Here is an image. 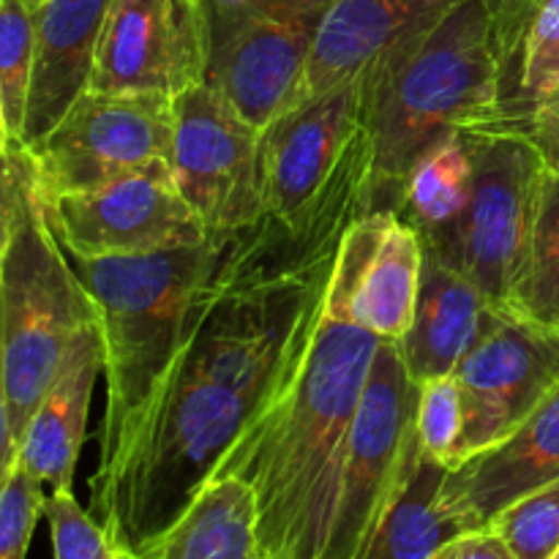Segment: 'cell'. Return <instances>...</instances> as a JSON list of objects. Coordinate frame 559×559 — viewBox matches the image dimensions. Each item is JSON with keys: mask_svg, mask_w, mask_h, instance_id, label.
<instances>
[{"mask_svg": "<svg viewBox=\"0 0 559 559\" xmlns=\"http://www.w3.org/2000/svg\"><path fill=\"white\" fill-rule=\"evenodd\" d=\"M360 216V191L347 186L298 238L267 216L229 235L140 442L91 506L126 557L189 511L289 385L320 322L338 246Z\"/></svg>", "mask_w": 559, "mask_h": 559, "instance_id": "6da1fadb", "label": "cell"}, {"mask_svg": "<svg viewBox=\"0 0 559 559\" xmlns=\"http://www.w3.org/2000/svg\"><path fill=\"white\" fill-rule=\"evenodd\" d=\"M355 265L353 224L338 246L304 364L216 473L254 491L257 533L267 559H325L349 431L382 342L349 311Z\"/></svg>", "mask_w": 559, "mask_h": 559, "instance_id": "7a4b0ae2", "label": "cell"}, {"mask_svg": "<svg viewBox=\"0 0 559 559\" xmlns=\"http://www.w3.org/2000/svg\"><path fill=\"white\" fill-rule=\"evenodd\" d=\"M0 478L20 456L27 424L69 344L98 322V306L47 216L33 151L0 142Z\"/></svg>", "mask_w": 559, "mask_h": 559, "instance_id": "3957f363", "label": "cell"}, {"mask_svg": "<svg viewBox=\"0 0 559 559\" xmlns=\"http://www.w3.org/2000/svg\"><path fill=\"white\" fill-rule=\"evenodd\" d=\"M227 238L145 257L76 260V273L98 306L104 333V402L93 502L140 442L153 404L162 396L207 284L222 265ZM91 502V506H93Z\"/></svg>", "mask_w": 559, "mask_h": 559, "instance_id": "277c9868", "label": "cell"}, {"mask_svg": "<svg viewBox=\"0 0 559 559\" xmlns=\"http://www.w3.org/2000/svg\"><path fill=\"white\" fill-rule=\"evenodd\" d=\"M366 82L369 213H399L415 164L464 131L500 126L502 63L484 0L459 5L409 58Z\"/></svg>", "mask_w": 559, "mask_h": 559, "instance_id": "5b68a950", "label": "cell"}, {"mask_svg": "<svg viewBox=\"0 0 559 559\" xmlns=\"http://www.w3.org/2000/svg\"><path fill=\"white\" fill-rule=\"evenodd\" d=\"M464 140L473 156L467 207L451 227L420 238L462 271L495 309L508 311L527 260L549 164L524 131H464Z\"/></svg>", "mask_w": 559, "mask_h": 559, "instance_id": "8992f818", "label": "cell"}, {"mask_svg": "<svg viewBox=\"0 0 559 559\" xmlns=\"http://www.w3.org/2000/svg\"><path fill=\"white\" fill-rule=\"evenodd\" d=\"M418 393L399 342H380L349 431L325 559H366L418 464Z\"/></svg>", "mask_w": 559, "mask_h": 559, "instance_id": "52a82bcc", "label": "cell"}, {"mask_svg": "<svg viewBox=\"0 0 559 559\" xmlns=\"http://www.w3.org/2000/svg\"><path fill=\"white\" fill-rule=\"evenodd\" d=\"M338 0H213L207 85L265 129L304 96L328 14Z\"/></svg>", "mask_w": 559, "mask_h": 559, "instance_id": "ba28073f", "label": "cell"}, {"mask_svg": "<svg viewBox=\"0 0 559 559\" xmlns=\"http://www.w3.org/2000/svg\"><path fill=\"white\" fill-rule=\"evenodd\" d=\"M31 151L47 200L129 175L173 173V98L87 91Z\"/></svg>", "mask_w": 559, "mask_h": 559, "instance_id": "9c48e42d", "label": "cell"}, {"mask_svg": "<svg viewBox=\"0 0 559 559\" xmlns=\"http://www.w3.org/2000/svg\"><path fill=\"white\" fill-rule=\"evenodd\" d=\"M175 164L180 194L211 238H229L265 218L262 202V129L246 120L213 85L173 98Z\"/></svg>", "mask_w": 559, "mask_h": 559, "instance_id": "30bf717a", "label": "cell"}, {"mask_svg": "<svg viewBox=\"0 0 559 559\" xmlns=\"http://www.w3.org/2000/svg\"><path fill=\"white\" fill-rule=\"evenodd\" d=\"M364 118L366 82L358 80L300 102L262 129V202L271 222L295 238L317 222Z\"/></svg>", "mask_w": 559, "mask_h": 559, "instance_id": "8fae6325", "label": "cell"}, {"mask_svg": "<svg viewBox=\"0 0 559 559\" xmlns=\"http://www.w3.org/2000/svg\"><path fill=\"white\" fill-rule=\"evenodd\" d=\"M453 380L464 402V435L453 464L459 467L513 435L555 391L559 331L495 309L453 369Z\"/></svg>", "mask_w": 559, "mask_h": 559, "instance_id": "7c38bea8", "label": "cell"}, {"mask_svg": "<svg viewBox=\"0 0 559 559\" xmlns=\"http://www.w3.org/2000/svg\"><path fill=\"white\" fill-rule=\"evenodd\" d=\"M47 216L76 260L145 257L218 240L211 238L167 169L52 197Z\"/></svg>", "mask_w": 559, "mask_h": 559, "instance_id": "4fadbf2b", "label": "cell"}, {"mask_svg": "<svg viewBox=\"0 0 559 559\" xmlns=\"http://www.w3.org/2000/svg\"><path fill=\"white\" fill-rule=\"evenodd\" d=\"M207 0H112L96 49L91 91L180 96L207 80Z\"/></svg>", "mask_w": 559, "mask_h": 559, "instance_id": "5bb4252c", "label": "cell"}, {"mask_svg": "<svg viewBox=\"0 0 559 559\" xmlns=\"http://www.w3.org/2000/svg\"><path fill=\"white\" fill-rule=\"evenodd\" d=\"M464 3L467 0H338L320 33L300 102L347 82L388 74Z\"/></svg>", "mask_w": 559, "mask_h": 559, "instance_id": "9a60e30c", "label": "cell"}, {"mask_svg": "<svg viewBox=\"0 0 559 559\" xmlns=\"http://www.w3.org/2000/svg\"><path fill=\"white\" fill-rule=\"evenodd\" d=\"M559 480V382L513 435L448 469L442 508L464 530L489 524L522 497Z\"/></svg>", "mask_w": 559, "mask_h": 559, "instance_id": "2e32d148", "label": "cell"}, {"mask_svg": "<svg viewBox=\"0 0 559 559\" xmlns=\"http://www.w3.org/2000/svg\"><path fill=\"white\" fill-rule=\"evenodd\" d=\"M109 5L112 0H44L36 5V63L22 145L36 147L91 91Z\"/></svg>", "mask_w": 559, "mask_h": 559, "instance_id": "e0dca14e", "label": "cell"}, {"mask_svg": "<svg viewBox=\"0 0 559 559\" xmlns=\"http://www.w3.org/2000/svg\"><path fill=\"white\" fill-rule=\"evenodd\" d=\"M355 265L349 311L358 325L382 342H402L409 333L424 282V238L399 213H366L355 222Z\"/></svg>", "mask_w": 559, "mask_h": 559, "instance_id": "ac0fdd59", "label": "cell"}, {"mask_svg": "<svg viewBox=\"0 0 559 559\" xmlns=\"http://www.w3.org/2000/svg\"><path fill=\"white\" fill-rule=\"evenodd\" d=\"M104 374L102 320L69 344L63 364L27 424L16 462L25 464L52 491H71L76 459L85 442L93 388Z\"/></svg>", "mask_w": 559, "mask_h": 559, "instance_id": "d6986e66", "label": "cell"}, {"mask_svg": "<svg viewBox=\"0 0 559 559\" xmlns=\"http://www.w3.org/2000/svg\"><path fill=\"white\" fill-rule=\"evenodd\" d=\"M424 282L413 328L399 342L415 382L451 377L459 360L478 342L495 306L462 271L424 243Z\"/></svg>", "mask_w": 559, "mask_h": 559, "instance_id": "ffe728a7", "label": "cell"}, {"mask_svg": "<svg viewBox=\"0 0 559 559\" xmlns=\"http://www.w3.org/2000/svg\"><path fill=\"white\" fill-rule=\"evenodd\" d=\"M129 559H267L254 491L238 478H213L173 527Z\"/></svg>", "mask_w": 559, "mask_h": 559, "instance_id": "44dd1931", "label": "cell"}, {"mask_svg": "<svg viewBox=\"0 0 559 559\" xmlns=\"http://www.w3.org/2000/svg\"><path fill=\"white\" fill-rule=\"evenodd\" d=\"M448 467L420 453L407 486L382 519L366 559H431L464 533L442 508Z\"/></svg>", "mask_w": 559, "mask_h": 559, "instance_id": "7402d4cb", "label": "cell"}, {"mask_svg": "<svg viewBox=\"0 0 559 559\" xmlns=\"http://www.w3.org/2000/svg\"><path fill=\"white\" fill-rule=\"evenodd\" d=\"M559 82V0H540L524 31L516 55L502 71L500 126L502 131L530 134L540 104Z\"/></svg>", "mask_w": 559, "mask_h": 559, "instance_id": "603a6c76", "label": "cell"}, {"mask_svg": "<svg viewBox=\"0 0 559 559\" xmlns=\"http://www.w3.org/2000/svg\"><path fill=\"white\" fill-rule=\"evenodd\" d=\"M473 194V156L464 134L451 136L415 164L399 216L420 235L451 227Z\"/></svg>", "mask_w": 559, "mask_h": 559, "instance_id": "cb8c5ba5", "label": "cell"}, {"mask_svg": "<svg viewBox=\"0 0 559 559\" xmlns=\"http://www.w3.org/2000/svg\"><path fill=\"white\" fill-rule=\"evenodd\" d=\"M508 314L559 331V173L555 169L544 178L527 260Z\"/></svg>", "mask_w": 559, "mask_h": 559, "instance_id": "d4e9b609", "label": "cell"}, {"mask_svg": "<svg viewBox=\"0 0 559 559\" xmlns=\"http://www.w3.org/2000/svg\"><path fill=\"white\" fill-rule=\"evenodd\" d=\"M36 63V5L0 0V142H22Z\"/></svg>", "mask_w": 559, "mask_h": 559, "instance_id": "484cf974", "label": "cell"}, {"mask_svg": "<svg viewBox=\"0 0 559 559\" xmlns=\"http://www.w3.org/2000/svg\"><path fill=\"white\" fill-rule=\"evenodd\" d=\"M516 559H555L559 555V480L508 506L489 524Z\"/></svg>", "mask_w": 559, "mask_h": 559, "instance_id": "4316f807", "label": "cell"}, {"mask_svg": "<svg viewBox=\"0 0 559 559\" xmlns=\"http://www.w3.org/2000/svg\"><path fill=\"white\" fill-rule=\"evenodd\" d=\"M462 435L464 402L453 374L420 382L418 440L424 453H429L431 459H437V462L451 469L456 464Z\"/></svg>", "mask_w": 559, "mask_h": 559, "instance_id": "83f0119b", "label": "cell"}, {"mask_svg": "<svg viewBox=\"0 0 559 559\" xmlns=\"http://www.w3.org/2000/svg\"><path fill=\"white\" fill-rule=\"evenodd\" d=\"M44 516L52 530L55 559H115L123 555L98 519L87 513L71 491H49Z\"/></svg>", "mask_w": 559, "mask_h": 559, "instance_id": "f1b7e54d", "label": "cell"}, {"mask_svg": "<svg viewBox=\"0 0 559 559\" xmlns=\"http://www.w3.org/2000/svg\"><path fill=\"white\" fill-rule=\"evenodd\" d=\"M44 484L16 462L0 489V559H25L33 530L44 513Z\"/></svg>", "mask_w": 559, "mask_h": 559, "instance_id": "f546056e", "label": "cell"}, {"mask_svg": "<svg viewBox=\"0 0 559 559\" xmlns=\"http://www.w3.org/2000/svg\"><path fill=\"white\" fill-rule=\"evenodd\" d=\"M484 3L489 9L491 22H495L497 49H500V63L502 71H506V66L516 55L519 44H522L524 31H527L540 0H484Z\"/></svg>", "mask_w": 559, "mask_h": 559, "instance_id": "4dcf8cb0", "label": "cell"}, {"mask_svg": "<svg viewBox=\"0 0 559 559\" xmlns=\"http://www.w3.org/2000/svg\"><path fill=\"white\" fill-rule=\"evenodd\" d=\"M431 559H516L495 530H473L442 546Z\"/></svg>", "mask_w": 559, "mask_h": 559, "instance_id": "1f68e13d", "label": "cell"}, {"mask_svg": "<svg viewBox=\"0 0 559 559\" xmlns=\"http://www.w3.org/2000/svg\"><path fill=\"white\" fill-rule=\"evenodd\" d=\"M530 136L535 140V145L544 153L549 169L559 173V120H551V123H540L530 131Z\"/></svg>", "mask_w": 559, "mask_h": 559, "instance_id": "d6a6232c", "label": "cell"}, {"mask_svg": "<svg viewBox=\"0 0 559 559\" xmlns=\"http://www.w3.org/2000/svg\"><path fill=\"white\" fill-rule=\"evenodd\" d=\"M551 120H559V82L555 85V91L549 93V98L540 104L538 112H535L533 129H535V126H540V123H551ZM533 129H530V131H533Z\"/></svg>", "mask_w": 559, "mask_h": 559, "instance_id": "836d02e7", "label": "cell"}, {"mask_svg": "<svg viewBox=\"0 0 559 559\" xmlns=\"http://www.w3.org/2000/svg\"><path fill=\"white\" fill-rule=\"evenodd\" d=\"M31 3H33V5H41V3H44V0H31Z\"/></svg>", "mask_w": 559, "mask_h": 559, "instance_id": "e575fe53", "label": "cell"}, {"mask_svg": "<svg viewBox=\"0 0 559 559\" xmlns=\"http://www.w3.org/2000/svg\"><path fill=\"white\" fill-rule=\"evenodd\" d=\"M115 559H129V557H126V555H120V557H115Z\"/></svg>", "mask_w": 559, "mask_h": 559, "instance_id": "d590c367", "label": "cell"}, {"mask_svg": "<svg viewBox=\"0 0 559 559\" xmlns=\"http://www.w3.org/2000/svg\"><path fill=\"white\" fill-rule=\"evenodd\" d=\"M555 559H559V555H557V557H555Z\"/></svg>", "mask_w": 559, "mask_h": 559, "instance_id": "8d00e7d4", "label": "cell"}, {"mask_svg": "<svg viewBox=\"0 0 559 559\" xmlns=\"http://www.w3.org/2000/svg\"><path fill=\"white\" fill-rule=\"evenodd\" d=\"M207 3H211V0H207Z\"/></svg>", "mask_w": 559, "mask_h": 559, "instance_id": "74e56055", "label": "cell"}]
</instances>
